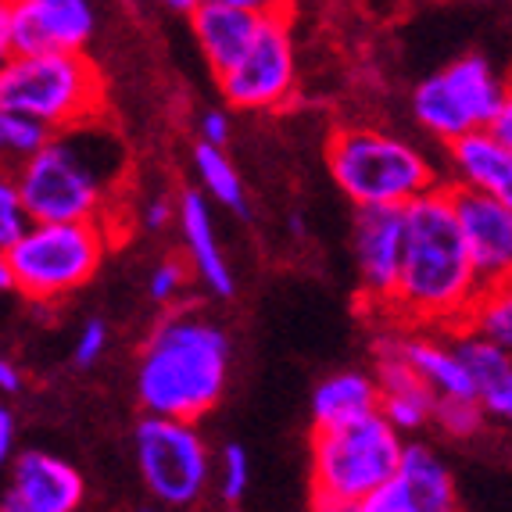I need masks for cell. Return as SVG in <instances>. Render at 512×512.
Listing matches in <instances>:
<instances>
[{
	"instance_id": "f35d334b",
	"label": "cell",
	"mask_w": 512,
	"mask_h": 512,
	"mask_svg": "<svg viewBox=\"0 0 512 512\" xmlns=\"http://www.w3.org/2000/svg\"><path fill=\"white\" fill-rule=\"evenodd\" d=\"M291 230H294V233L305 230V226H301V215H291Z\"/></svg>"
},
{
	"instance_id": "d6a6232c",
	"label": "cell",
	"mask_w": 512,
	"mask_h": 512,
	"mask_svg": "<svg viewBox=\"0 0 512 512\" xmlns=\"http://www.w3.org/2000/svg\"><path fill=\"white\" fill-rule=\"evenodd\" d=\"M355 512H409V502H405L398 480H391V484H384L376 495H369Z\"/></svg>"
},
{
	"instance_id": "4dcf8cb0",
	"label": "cell",
	"mask_w": 512,
	"mask_h": 512,
	"mask_svg": "<svg viewBox=\"0 0 512 512\" xmlns=\"http://www.w3.org/2000/svg\"><path fill=\"white\" fill-rule=\"evenodd\" d=\"M169 222H180V201L172 205L169 197H147L144 201V208H140V226L144 230H151V233H158V230H165Z\"/></svg>"
},
{
	"instance_id": "ac0fdd59",
	"label": "cell",
	"mask_w": 512,
	"mask_h": 512,
	"mask_svg": "<svg viewBox=\"0 0 512 512\" xmlns=\"http://www.w3.org/2000/svg\"><path fill=\"white\" fill-rule=\"evenodd\" d=\"M394 341L402 359L419 373V380L437 394V398H480L470 373L455 355L452 333L437 330H409L394 323Z\"/></svg>"
},
{
	"instance_id": "7402d4cb",
	"label": "cell",
	"mask_w": 512,
	"mask_h": 512,
	"mask_svg": "<svg viewBox=\"0 0 512 512\" xmlns=\"http://www.w3.org/2000/svg\"><path fill=\"white\" fill-rule=\"evenodd\" d=\"M190 165H194L201 190H205L208 201L230 208L237 215H248V194H244V180L240 172L233 169V162L226 158L222 147H208L197 140L194 151H190Z\"/></svg>"
},
{
	"instance_id": "44dd1931",
	"label": "cell",
	"mask_w": 512,
	"mask_h": 512,
	"mask_svg": "<svg viewBox=\"0 0 512 512\" xmlns=\"http://www.w3.org/2000/svg\"><path fill=\"white\" fill-rule=\"evenodd\" d=\"M394 480L402 487L409 512H459L455 477L430 444H409Z\"/></svg>"
},
{
	"instance_id": "d4e9b609",
	"label": "cell",
	"mask_w": 512,
	"mask_h": 512,
	"mask_svg": "<svg viewBox=\"0 0 512 512\" xmlns=\"http://www.w3.org/2000/svg\"><path fill=\"white\" fill-rule=\"evenodd\" d=\"M54 133L43 122L29 119V115H15V111H0V147L11 162L26 165L33 162L43 147L51 144Z\"/></svg>"
},
{
	"instance_id": "3957f363",
	"label": "cell",
	"mask_w": 512,
	"mask_h": 512,
	"mask_svg": "<svg viewBox=\"0 0 512 512\" xmlns=\"http://www.w3.org/2000/svg\"><path fill=\"white\" fill-rule=\"evenodd\" d=\"M126 172V147L104 122L54 133L11 180L33 222H104Z\"/></svg>"
},
{
	"instance_id": "d590c367",
	"label": "cell",
	"mask_w": 512,
	"mask_h": 512,
	"mask_svg": "<svg viewBox=\"0 0 512 512\" xmlns=\"http://www.w3.org/2000/svg\"><path fill=\"white\" fill-rule=\"evenodd\" d=\"M0 459H15V416H11V409H0Z\"/></svg>"
},
{
	"instance_id": "5bb4252c",
	"label": "cell",
	"mask_w": 512,
	"mask_h": 512,
	"mask_svg": "<svg viewBox=\"0 0 512 512\" xmlns=\"http://www.w3.org/2000/svg\"><path fill=\"white\" fill-rule=\"evenodd\" d=\"M452 197L480 283L495 287V283L512 280V212L477 190L452 187Z\"/></svg>"
},
{
	"instance_id": "83f0119b",
	"label": "cell",
	"mask_w": 512,
	"mask_h": 512,
	"mask_svg": "<svg viewBox=\"0 0 512 512\" xmlns=\"http://www.w3.org/2000/svg\"><path fill=\"white\" fill-rule=\"evenodd\" d=\"M29 226H33V219L26 212V201L18 194V183L8 176L0 183V251L15 248L18 240L29 233Z\"/></svg>"
},
{
	"instance_id": "30bf717a",
	"label": "cell",
	"mask_w": 512,
	"mask_h": 512,
	"mask_svg": "<svg viewBox=\"0 0 512 512\" xmlns=\"http://www.w3.org/2000/svg\"><path fill=\"white\" fill-rule=\"evenodd\" d=\"M97 33L90 0H8L0 8V51L8 58L33 54H86Z\"/></svg>"
},
{
	"instance_id": "8d00e7d4",
	"label": "cell",
	"mask_w": 512,
	"mask_h": 512,
	"mask_svg": "<svg viewBox=\"0 0 512 512\" xmlns=\"http://www.w3.org/2000/svg\"><path fill=\"white\" fill-rule=\"evenodd\" d=\"M26 384V376H22V366H15L11 359L0 362V391L4 394H18Z\"/></svg>"
},
{
	"instance_id": "836d02e7",
	"label": "cell",
	"mask_w": 512,
	"mask_h": 512,
	"mask_svg": "<svg viewBox=\"0 0 512 512\" xmlns=\"http://www.w3.org/2000/svg\"><path fill=\"white\" fill-rule=\"evenodd\" d=\"M484 405H487V416H495L498 423L512 427V373L505 376V380L495 387V391L484 394Z\"/></svg>"
},
{
	"instance_id": "7a4b0ae2",
	"label": "cell",
	"mask_w": 512,
	"mask_h": 512,
	"mask_svg": "<svg viewBox=\"0 0 512 512\" xmlns=\"http://www.w3.org/2000/svg\"><path fill=\"white\" fill-rule=\"evenodd\" d=\"M230 380V333L194 308L165 312L137 355V402L144 416L197 423L219 405Z\"/></svg>"
},
{
	"instance_id": "52a82bcc",
	"label": "cell",
	"mask_w": 512,
	"mask_h": 512,
	"mask_svg": "<svg viewBox=\"0 0 512 512\" xmlns=\"http://www.w3.org/2000/svg\"><path fill=\"white\" fill-rule=\"evenodd\" d=\"M104 222H33L15 248L0 251L15 294L51 305L94 280L108 255Z\"/></svg>"
},
{
	"instance_id": "ab89813d",
	"label": "cell",
	"mask_w": 512,
	"mask_h": 512,
	"mask_svg": "<svg viewBox=\"0 0 512 512\" xmlns=\"http://www.w3.org/2000/svg\"><path fill=\"white\" fill-rule=\"evenodd\" d=\"M312 512H355V509H312Z\"/></svg>"
},
{
	"instance_id": "6da1fadb",
	"label": "cell",
	"mask_w": 512,
	"mask_h": 512,
	"mask_svg": "<svg viewBox=\"0 0 512 512\" xmlns=\"http://www.w3.org/2000/svg\"><path fill=\"white\" fill-rule=\"evenodd\" d=\"M484 283L462 237L452 187L441 183L405 208V265L391 319L409 330L452 333L470 326Z\"/></svg>"
},
{
	"instance_id": "d6986e66",
	"label": "cell",
	"mask_w": 512,
	"mask_h": 512,
	"mask_svg": "<svg viewBox=\"0 0 512 512\" xmlns=\"http://www.w3.org/2000/svg\"><path fill=\"white\" fill-rule=\"evenodd\" d=\"M448 183L477 190L512 212V151H505L491 133H473L448 147Z\"/></svg>"
},
{
	"instance_id": "9a60e30c",
	"label": "cell",
	"mask_w": 512,
	"mask_h": 512,
	"mask_svg": "<svg viewBox=\"0 0 512 512\" xmlns=\"http://www.w3.org/2000/svg\"><path fill=\"white\" fill-rule=\"evenodd\" d=\"M373 376L380 384V416L391 423L398 434L434 427L437 394L430 391L419 373L402 359L394 333H380L373 348Z\"/></svg>"
},
{
	"instance_id": "4316f807",
	"label": "cell",
	"mask_w": 512,
	"mask_h": 512,
	"mask_svg": "<svg viewBox=\"0 0 512 512\" xmlns=\"http://www.w3.org/2000/svg\"><path fill=\"white\" fill-rule=\"evenodd\" d=\"M251 487V459L240 444H226L219 452V473H215V491L222 502L237 505Z\"/></svg>"
},
{
	"instance_id": "1f68e13d",
	"label": "cell",
	"mask_w": 512,
	"mask_h": 512,
	"mask_svg": "<svg viewBox=\"0 0 512 512\" xmlns=\"http://www.w3.org/2000/svg\"><path fill=\"white\" fill-rule=\"evenodd\" d=\"M233 126H230V115L222 108H212L201 115V122H197V137H201V144L208 147H222L226 151V140H230Z\"/></svg>"
},
{
	"instance_id": "9c48e42d",
	"label": "cell",
	"mask_w": 512,
	"mask_h": 512,
	"mask_svg": "<svg viewBox=\"0 0 512 512\" xmlns=\"http://www.w3.org/2000/svg\"><path fill=\"white\" fill-rule=\"evenodd\" d=\"M133 459L151 498L187 512L212 480V452L194 423L144 416L133 430Z\"/></svg>"
},
{
	"instance_id": "f1b7e54d",
	"label": "cell",
	"mask_w": 512,
	"mask_h": 512,
	"mask_svg": "<svg viewBox=\"0 0 512 512\" xmlns=\"http://www.w3.org/2000/svg\"><path fill=\"white\" fill-rule=\"evenodd\" d=\"M190 283V265L180 262V258H165L151 269L147 276V294H151L154 305L169 308L172 301L180 298V291Z\"/></svg>"
},
{
	"instance_id": "2e32d148",
	"label": "cell",
	"mask_w": 512,
	"mask_h": 512,
	"mask_svg": "<svg viewBox=\"0 0 512 512\" xmlns=\"http://www.w3.org/2000/svg\"><path fill=\"white\" fill-rule=\"evenodd\" d=\"M8 495L33 512H76L86 498V480L61 455L26 448L11 459Z\"/></svg>"
},
{
	"instance_id": "484cf974",
	"label": "cell",
	"mask_w": 512,
	"mask_h": 512,
	"mask_svg": "<svg viewBox=\"0 0 512 512\" xmlns=\"http://www.w3.org/2000/svg\"><path fill=\"white\" fill-rule=\"evenodd\" d=\"M434 427L444 437L470 441L487 427V405L484 398H437Z\"/></svg>"
},
{
	"instance_id": "e575fe53",
	"label": "cell",
	"mask_w": 512,
	"mask_h": 512,
	"mask_svg": "<svg viewBox=\"0 0 512 512\" xmlns=\"http://www.w3.org/2000/svg\"><path fill=\"white\" fill-rule=\"evenodd\" d=\"M487 133H491V137H495L505 151H512V86H509V94H505L502 111L495 115V122H491V129H487Z\"/></svg>"
},
{
	"instance_id": "277c9868",
	"label": "cell",
	"mask_w": 512,
	"mask_h": 512,
	"mask_svg": "<svg viewBox=\"0 0 512 512\" xmlns=\"http://www.w3.org/2000/svg\"><path fill=\"white\" fill-rule=\"evenodd\" d=\"M326 172L355 208H409L441 187L423 147L369 122H348L326 137Z\"/></svg>"
},
{
	"instance_id": "f546056e",
	"label": "cell",
	"mask_w": 512,
	"mask_h": 512,
	"mask_svg": "<svg viewBox=\"0 0 512 512\" xmlns=\"http://www.w3.org/2000/svg\"><path fill=\"white\" fill-rule=\"evenodd\" d=\"M104 351H108V323L86 319V323L79 326L76 344H72V362H76L79 369H90L104 359Z\"/></svg>"
},
{
	"instance_id": "4fadbf2b",
	"label": "cell",
	"mask_w": 512,
	"mask_h": 512,
	"mask_svg": "<svg viewBox=\"0 0 512 512\" xmlns=\"http://www.w3.org/2000/svg\"><path fill=\"white\" fill-rule=\"evenodd\" d=\"M269 11L273 4H262V0H197L190 15V33L215 79L226 76L251 51Z\"/></svg>"
},
{
	"instance_id": "5b68a950",
	"label": "cell",
	"mask_w": 512,
	"mask_h": 512,
	"mask_svg": "<svg viewBox=\"0 0 512 512\" xmlns=\"http://www.w3.org/2000/svg\"><path fill=\"white\" fill-rule=\"evenodd\" d=\"M405 437L384 416L337 430H312L308 480L312 509H359L402 470Z\"/></svg>"
},
{
	"instance_id": "7c38bea8",
	"label": "cell",
	"mask_w": 512,
	"mask_h": 512,
	"mask_svg": "<svg viewBox=\"0 0 512 512\" xmlns=\"http://www.w3.org/2000/svg\"><path fill=\"white\" fill-rule=\"evenodd\" d=\"M351 262L362 301L391 316L405 265V208H355Z\"/></svg>"
},
{
	"instance_id": "8992f818",
	"label": "cell",
	"mask_w": 512,
	"mask_h": 512,
	"mask_svg": "<svg viewBox=\"0 0 512 512\" xmlns=\"http://www.w3.org/2000/svg\"><path fill=\"white\" fill-rule=\"evenodd\" d=\"M104 76L90 54H33L0 65V111L43 122L51 133L101 122Z\"/></svg>"
},
{
	"instance_id": "74e56055",
	"label": "cell",
	"mask_w": 512,
	"mask_h": 512,
	"mask_svg": "<svg viewBox=\"0 0 512 512\" xmlns=\"http://www.w3.org/2000/svg\"><path fill=\"white\" fill-rule=\"evenodd\" d=\"M0 512H33V509H26L22 502H15V498L4 491V498H0Z\"/></svg>"
},
{
	"instance_id": "60d3db41",
	"label": "cell",
	"mask_w": 512,
	"mask_h": 512,
	"mask_svg": "<svg viewBox=\"0 0 512 512\" xmlns=\"http://www.w3.org/2000/svg\"><path fill=\"white\" fill-rule=\"evenodd\" d=\"M140 512H165V509H140Z\"/></svg>"
},
{
	"instance_id": "ba28073f",
	"label": "cell",
	"mask_w": 512,
	"mask_h": 512,
	"mask_svg": "<svg viewBox=\"0 0 512 512\" xmlns=\"http://www.w3.org/2000/svg\"><path fill=\"white\" fill-rule=\"evenodd\" d=\"M509 86L484 54H462L412 90V119L444 147L491 129Z\"/></svg>"
},
{
	"instance_id": "8fae6325",
	"label": "cell",
	"mask_w": 512,
	"mask_h": 512,
	"mask_svg": "<svg viewBox=\"0 0 512 512\" xmlns=\"http://www.w3.org/2000/svg\"><path fill=\"white\" fill-rule=\"evenodd\" d=\"M294 86H298V54H294L291 22H287V11L273 4L258 40L219 79V90L230 108L273 111L280 104H287Z\"/></svg>"
},
{
	"instance_id": "e0dca14e",
	"label": "cell",
	"mask_w": 512,
	"mask_h": 512,
	"mask_svg": "<svg viewBox=\"0 0 512 512\" xmlns=\"http://www.w3.org/2000/svg\"><path fill=\"white\" fill-rule=\"evenodd\" d=\"M180 233L190 273L205 283L215 298H233L237 280H233V269L222 255L219 237H215L212 201L201 190H183L180 194Z\"/></svg>"
},
{
	"instance_id": "ffe728a7",
	"label": "cell",
	"mask_w": 512,
	"mask_h": 512,
	"mask_svg": "<svg viewBox=\"0 0 512 512\" xmlns=\"http://www.w3.org/2000/svg\"><path fill=\"white\" fill-rule=\"evenodd\" d=\"M380 416V384L369 369H341L312 391V430H337Z\"/></svg>"
},
{
	"instance_id": "cb8c5ba5",
	"label": "cell",
	"mask_w": 512,
	"mask_h": 512,
	"mask_svg": "<svg viewBox=\"0 0 512 512\" xmlns=\"http://www.w3.org/2000/svg\"><path fill=\"white\" fill-rule=\"evenodd\" d=\"M470 330H477L480 337L495 341L498 348H505L512 355V280L484 287L470 316Z\"/></svg>"
},
{
	"instance_id": "603a6c76",
	"label": "cell",
	"mask_w": 512,
	"mask_h": 512,
	"mask_svg": "<svg viewBox=\"0 0 512 512\" xmlns=\"http://www.w3.org/2000/svg\"><path fill=\"white\" fill-rule=\"evenodd\" d=\"M452 344H455V355L462 359V366H466V373H470V380H473V387H477L480 398L495 391L505 376L512 373L509 351L498 348V344L487 341V337H480V333L470 330V326L452 330Z\"/></svg>"
}]
</instances>
